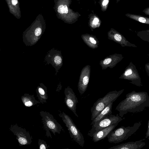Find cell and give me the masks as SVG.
Returning a JSON list of instances; mask_svg holds the SVG:
<instances>
[{"mask_svg":"<svg viewBox=\"0 0 149 149\" xmlns=\"http://www.w3.org/2000/svg\"><path fill=\"white\" fill-rule=\"evenodd\" d=\"M65 97L64 102L67 107L77 117L79 116L76 112V105L78 100L72 90L69 88L64 91Z\"/></svg>","mask_w":149,"mask_h":149,"instance_id":"cell-9","label":"cell"},{"mask_svg":"<svg viewBox=\"0 0 149 149\" xmlns=\"http://www.w3.org/2000/svg\"><path fill=\"white\" fill-rule=\"evenodd\" d=\"M137 35L142 40L149 42V29L138 31Z\"/></svg>","mask_w":149,"mask_h":149,"instance_id":"cell-17","label":"cell"},{"mask_svg":"<svg viewBox=\"0 0 149 149\" xmlns=\"http://www.w3.org/2000/svg\"><path fill=\"white\" fill-rule=\"evenodd\" d=\"M111 61V59L110 58H107L105 59L103 61L104 65H107L110 63Z\"/></svg>","mask_w":149,"mask_h":149,"instance_id":"cell-21","label":"cell"},{"mask_svg":"<svg viewBox=\"0 0 149 149\" xmlns=\"http://www.w3.org/2000/svg\"><path fill=\"white\" fill-rule=\"evenodd\" d=\"M9 130L16 136L20 146L30 145L32 143V136L24 128L15 124L11 125Z\"/></svg>","mask_w":149,"mask_h":149,"instance_id":"cell-7","label":"cell"},{"mask_svg":"<svg viewBox=\"0 0 149 149\" xmlns=\"http://www.w3.org/2000/svg\"><path fill=\"white\" fill-rule=\"evenodd\" d=\"M113 103H110L102 110L95 118L92 121L91 125H92L95 123L100 121L106 116L111 114Z\"/></svg>","mask_w":149,"mask_h":149,"instance_id":"cell-14","label":"cell"},{"mask_svg":"<svg viewBox=\"0 0 149 149\" xmlns=\"http://www.w3.org/2000/svg\"><path fill=\"white\" fill-rule=\"evenodd\" d=\"M37 96L40 103H47L48 97L47 87L42 83L40 84L36 90Z\"/></svg>","mask_w":149,"mask_h":149,"instance_id":"cell-13","label":"cell"},{"mask_svg":"<svg viewBox=\"0 0 149 149\" xmlns=\"http://www.w3.org/2000/svg\"><path fill=\"white\" fill-rule=\"evenodd\" d=\"M142 11L146 15L149 16V7L145 8Z\"/></svg>","mask_w":149,"mask_h":149,"instance_id":"cell-24","label":"cell"},{"mask_svg":"<svg viewBox=\"0 0 149 149\" xmlns=\"http://www.w3.org/2000/svg\"><path fill=\"white\" fill-rule=\"evenodd\" d=\"M122 78L130 81V83L138 87L143 86L141 78L135 65L130 62L126 68Z\"/></svg>","mask_w":149,"mask_h":149,"instance_id":"cell-8","label":"cell"},{"mask_svg":"<svg viewBox=\"0 0 149 149\" xmlns=\"http://www.w3.org/2000/svg\"><path fill=\"white\" fill-rule=\"evenodd\" d=\"M120 1V0H116V3H118Z\"/></svg>","mask_w":149,"mask_h":149,"instance_id":"cell-27","label":"cell"},{"mask_svg":"<svg viewBox=\"0 0 149 149\" xmlns=\"http://www.w3.org/2000/svg\"><path fill=\"white\" fill-rule=\"evenodd\" d=\"M123 120V118L119 116V114L115 115L111 114L107 116L92 125L88 135L91 137L95 132L113 124L118 123Z\"/></svg>","mask_w":149,"mask_h":149,"instance_id":"cell-6","label":"cell"},{"mask_svg":"<svg viewBox=\"0 0 149 149\" xmlns=\"http://www.w3.org/2000/svg\"><path fill=\"white\" fill-rule=\"evenodd\" d=\"M60 55L58 51L52 49L49 51L45 58L46 63L47 64L50 63L55 69L56 72L55 74L57 73L62 61V58Z\"/></svg>","mask_w":149,"mask_h":149,"instance_id":"cell-10","label":"cell"},{"mask_svg":"<svg viewBox=\"0 0 149 149\" xmlns=\"http://www.w3.org/2000/svg\"><path fill=\"white\" fill-rule=\"evenodd\" d=\"M145 139H143L135 141L122 143L112 147L108 149H140L145 145V143L143 141Z\"/></svg>","mask_w":149,"mask_h":149,"instance_id":"cell-11","label":"cell"},{"mask_svg":"<svg viewBox=\"0 0 149 149\" xmlns=\"http://www.w3.org/2000/svg\"><path fill=\"white\" fill-rule=\"evenodd\" d=\"M148 107L149 96L148 93L133 91L126 95L125 98L118 105L116 110L119 111V116L122 118L128 113L141 112Z\"/></svg>","mask_w":149,"mask_h":149,"instance_id":"cell-1","label":"cell"},{"mask_svg":"<svg viewBox=\"0 0 149 149\" xmlns=\"http://www.w3.org/2000/svg\"><path fill=\"white\" fill-rule=\"evenodd\" d=\"M38 145L40 149H47L49 147V145H47L46 141L42 139H38Z\"/></svg>","mask_w":149,"mask_h":149,"instance_id":"cell-18","label":"cell"},{"mask_svg":"<svg viewBox=\"0 0 149 149\" xmlns=\"http://www.w3.org/2000/svg\"><path fill=\"white\" fill-rule=\"evenodd\" d=\"M145 137L149 139V119L148 122L147 130L146 133Z\"/></svg>","mask_w":149,"mask_h":149,"instance_id":"cell-22","label":"cell"},{"mask_svg":"<svg viewBox=\"0 0 149 149\" xmlns=\"http://www.w3.org/2000/svg\"><path fill=\"white\" fill-rule=\"evenodd\" d=\"M125 16L130 18L138 22L149 25V18L139 15L129 13L125 14Z\"/></svg>","mask_w":149,"mask_h":149,"instance_id":"cell-16","label":"cell"},{"mask_svg":"<svg viewBox=\"0 0 149 149\" xmlns=\"http://www.w3.org/2000/svg\"><path fill=\"white\" fill-rule=\"evenodd\" d=\"M145 67L146 74L149 76V63H146L145 65Z\"/></svg>","mask_w":149,"mask_h":149,"instance_id":"cell-20","label":"cell"},{"mask_svg":"<svg viewBox=\"0 0 149 149\" xmlns=\"http://www.w3.org/2000/svg\"><path fill=\"white\" fill-rule=\"evenodd\" d=\"M118 123H116L102 129L95 133L92 135V140L96 143L105 138L113 130Z\"/></svg>","mask_w":149,"mask_h":149,"instance_id":"cell-12","label":"cell"},{"mask_svg":"<svg viewBox=\"0 0 149 149\" xmlns=\"http://www.w3.org/2000/svg\"><path fill=\"white\" fill-rule=\"evenodd\" d=\"M99 22V19L97 17H95L93 19V24L94 25H96Z\"/></svg>","mask_w":149,"mask_h":149,"instance_id":"cell-23","label":"cell"},{"mask_svg":"<svg viewBox=\"0 0 149 149\" xmlns=\"http://www.w3.org/2000/svg\"><path fill=\"white\" fill-rule=\"evenodd\" d=\"M22 101L26 107H30L40 103L38 100H36L33 95L25 93L21 97Z\"/></svg>","mask_w":149,"mask_h":149,"instance_id":"cell-15","label":"cell"},{"mask_svg":"<svg viewBox=\"0 0 149 149\" xmlns=\"http://www.w3.org/2000/svg\"><path fill=\"white\" fill-rule=\"evenodd\" d=\"M69 9L67 5H63V14H67L68 13Z\"/></svg>","mask_w":149,"mask_h":149,"instance_id":"cell-19","label":"cell"},{"mask_svg":"<svg viewBox=\"0 0 149 149\" xmlns=\"http://www.w3.org/2000/svg\"><path fill=\"white\" fill-rule=\"evenodd\" d=\"M58 115L67 128L71 138L79 146L83 147L85 141L83 135L70 117L64 112H59Z\"/></svg>","mask_w":149,"mask_h":149,"instance_id":"cell-4","label":"cell"},{"mask_svg":"<svg viewBox=\"0 0 149 149\" xmlns=\"http://www.w3.org/2000/svg\"><path fill=\"white\" fill-rule=\"evenodd\" d=\"M12 3L13 5L15 6L18 3L17 0H12Z\"/></svg>","mask_w":149,"mask_h":149,"instance_id":"cell-26","label":"cell"},{"mask_svg":"<svg viewBox=\"0 0 149 149\" xmlns=\"http://www.w3.org/2000/svg\"><path fill=\"white\" fill-rule=\"evenodd\" d=\"M122 89L119 91H110L104 97L98 99L91 107V120H93L109 104L113 102L124 91Z\"/></svg>","mask_w":149,"mask_h":149,"instance_id":"cell-3","label":"cell"},{"mask_svg":"<svg viewBox=\"0 0 149 149\" xmlns=\"http://www.w3.org/2000/svg\"><path fill=\"white\" fill-rule=\"evenodd\" d=\"M90 40L91 42L93 44H95L96 43V41L93 38L90 37Z\"/></svg>","mask_w":149,"mask_h":149,"instance_id":"cell-25","label":"cell"},{"mask_svg":"<svg viewBox=\"0 0 149 149\" xmlns=\"http://www.w3.org/2000/svg\"><path fill=\"white\" fill-rule=\"evenodd\" d=\"M40 114L42 118V122L43 125L44 129L46 131V136L52 138L49 131L54 135L57 133L60 134L63 130L61 125L58 123L53 115L49 112L41 111Z\"/></svg>","mask_w":149,"mask_h":149,"instance_id":"cell-5","label":"cell"},{"mask_svg":"<svg viewBox=\"0 0 149 149\" xmlns=\"http://www.w3.org/2000/svg\"><path fill=\"white\" fill-rule=\"evenodd\" d=\"M141 125V121H139L132 126H121L112 130L107 136L109 142L117 143L127 140L138 130Z\"/></svg>","mask_w":149,"mask_h":149,"instance_id":"cell-2","label":"cell"}]
</instances>
